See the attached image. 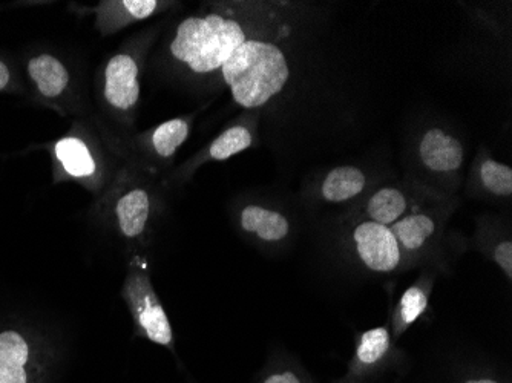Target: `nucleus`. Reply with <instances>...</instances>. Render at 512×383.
I'll list each match as a JSON object with an SVG mask.
<instances>
[{
    "mask_svg": "<svg viewBox=\"0 0 512 383\" xmlns=\"http://www.w3.org/2000/svg\"><path fill=\"white\" fill-rule=\"evenodd\" d=\"M237 105L260 108L283 91L290 77L283 50L272 42L247 39L221 68Z\"/></svg>",
    "mask_w": 512,
    "mask_h": 383,
    "instance_id": "nucleus-1",
    "label": "nucleus"
},
{
    "mask_svg": "<svg viewBox=\"0 0 512 383\" xmlns=\"http://www.w3.org/2000/svg\"><path fill=\"white\" fill-rule=\"evenodd\" d=\"M246 40V31L238 20L221 14L192 16L178 25L171 54L194 73L207 74L223 68Z\"/></svg>",
    "mask_w": 512,
    "mask_h": 383,
    "instance_id": "nucleus-2",
    "label": "nucleus"
},
{
    "mask_svg": "<svg viewBox=\"0 0 512 383\" xmlns=\"http://www.w3.org/2000/svg\"><path fill=\"white\" fill-rule=\"evenodd\" d=\"M123 296L131 307L135 324L149 341L174 348V333L165 308L152 289L151 279L138 264H132L131 272L123 287Z\"/></svg>",
    "mask_w": 512,
    "mask_h": 383,
    "instance_id": "nucleus-3",
    "label": "nucleus"
},
{
    "mask_svg": "<svg viewBox=\"0 0 512 383\" xmlns=\"http://www.w3.org/2000/svg\"><path fill=\"white\" fill-rule=\"evenodd\" d=\"M352 243L359 262L370 272L388 275L398 272L408 262L390 227L373 221L362 220L356 224Z\"/></svg>",
    "mask_w": 512,
    "mask_h": 383,
    "instance_id": "nucleus-4",
    "label": "nucleus"
},
{
    "mask_svg": "<svg viewBox=\"0 0 512 383\" xmlns=\"http://www.w3.org/2000/svg\"><path fill=\"white\" fill-rule=\"evenodd\" d=\"M393 364L390 328L376 327L359 334L347 373L336 383H371Z\"/></svg>",
    "mask_w": 512,
    "mask_h": 383,
    "instance_id": "nucleus-5",
    "label": "nucleus"
},
{
    "mask_svg": "<svg viewBox=\"0 0 512 383\" xmlns=\"http://www.w3.org/2000/svg\"><path fill=\"white\" fill-rule=\"evenodd\" d=\"M39 344L23 328H0V383H33L40 373Z\"/></svg>",
    "mask_w": 512,
    "mask_h": 383,
    "instance_id": "nucleus-6",
    "label": "nucleus"
},
{
    "mask_svg": "<svg viewBox=\"0 0 512 383\" xmlns=\"http://www.w3.org/2000/svg\"><path fill=\"white\" fill-rule=\"evenodd\" d=\"M445 218L436 210H413L390 227L408 261L427 252L444 229Z\"/></svg>",
    "mask_w": 512,
    "mask_h": 383,
    "instance_id": "nucleus-7",
    "label": "nucleus"
},
{
    "mask_svg": "<svg viewBox=\"0 0 512 383\" xmlns=\"http://www.w3.org/2000/svg\"><path fill=\"white\" fill-rule=\"evenodd\" d=\"M105 99L117 111H131L140 99L138 65L129 54H117L105 69Z\"/></svg>",
    "mask_w": 512,
    "mask_h": 383,
    "instance_id": "nucleus-8",
    "label": "nucleus"
},
{
    "mask_svg": "<svg viewBox=\"0 0 512 383\" xmlns=\"http://www.w3.org/2000/svg\"><path fill=\"white\" fill-rule=\"evenodd\" d=\"M419 158L434 174H453L465 161V149L454 135L444 129L433 128L421 138Z\"/></svg>",
    "mask_w": 512,
    "mask_h": 383,
    "instance_id": "nucleus-9",
    "label": "nucleus"
},
{
    "mask_svg": "<svg viewBox=\"0 0 512 383\" xmlns=\"http://www.w3.org/2000/svg\"><path fill=\"white\" fill-rule=\"evenodd\" d=\"M25 69L34 89L45 100L60 99L71 82L65 63L51 53H37L28 57Z\"/></svg>",
    "mask_w": 512,
    "mask_h": 383,
    "instance_id": "nucleus-10",
    "label": "nucleus"
},
{
    "mask_svg": "<svg viewBox=\"0 0 512 383\" xmlns=\"http://www.w3.org/2000/svg\"><path fill=\"white\" fill-rule=\"evenodd\" d=\"M434 278L425 273L421 279L411 284L404 295L394 307L393 318H391V339L401 338L402 334L416 324L430 304L431 292H433Z\"/></svg>",
    "mask_w": 512,
    "mask_h": 383,
    "instance_id": "nucleus-11",
    "label": "nucleus"
},
{
    "mask_svg": "<svg viewBox=\"0 0 512 383\" xmlns=\"http://www.w3.org/2000/svg\"><path fill=\"white\" fill-rule=\"evenodd\" d=\"M410 212H413L410 197L398 187H382L376 190L364 207L365 220L387 227L398 223Z\"/></svg>",
    "mask_w": 512,
    "mask_h": 383,
    "instance_id": "nucleus-12",
    "label": "nucleus"
},
{
    "mask_svg": "<svg viewBox=\"0 0 512 383\" xmlns=\"http://www.w3.org/2000/svg\"><path fill=\"white\" fill-rule=\"evenodd\" d=\"M241 227L266 243H279L289 236L290 223L283 213L250 204L241 212Z\"/></svg>",
    "mask_w": 512,
    "mask_h": 383,
    "instance_id": "nucleus-13",
    "label": "nucleus"
},
{
    "mask_svg": "<svg viewBox=\"0 0 512 383\" xmlns=\"http://www.w3.org/2000/svg\"><path fill=\"white\" fill-rule=\"evenodd\" d=\"M151 212V198L143 189H132L120 198L115 213L126 238H137L145 232Z\"/></svg>",
    "mask_w": 512,
    "mask_h": 383,
    "instance_id": "nucleus-14",
    "label": "nucleus"
},
{
    "mask_svg": "<svg viewBox=\"0 0 512 383\" xmlns=\"http://www.w3.org/2000/svg\"><path fill=\"white\" fill-rule=\"evenodd\" d=\"M367 177L355 166H339L322 181L321 197L327 203H345L364 192Z\"/></svg>",
    "mask_w": 512,
    "mask_h": 383,
    "instance_id": "nucleus-15",
    "label": "nucleus"
},
{
    "mask_svg": "<svg viewBox=\"0 0 512 383\" xmlns=\"http://www.w3.org/2000/svg\"><path fill=\"white\" fill-rule=\"evenodd\" d=\"M54 154L69 177L85 178L96 174V161L80 138L65 137L57 141Z\"/></svg>",
    "mask_w": 512,
    "mask_h": 383,
    "instance_id": "nucleus-16",
    "label": "nucleus"
},
{
    "mask_svg": "<svg viewBox=\"0 0 512 383\" xmlns=\"http://www.w3.org/2000/svg\"><path fill=\"white\" fill-rule=\"evenodd\" d=\"M191 125L188 118H174L169 122L161 123L152 134V146L160 157H174L184 141L188 140Z\"/></svg>",
    "mask_w": 512,
    "mask_h": 383,
    "instance_id": "nucleus-17",
    "label": "nucleus"
},
{
    "mask_svg": "<svg viewBox=\"0 0 512 383\" xmlns=\"http://www.w3.org/2000/svg\"><path fill=\"white\" fill-rule=\"evenodd\" d=\"M253 137L244 126L226 129L209 148V157L215 161L229 160L230 157L246 151L252 146Z\"/></svg>",
    "mask_w": 512,
    "mask_h": 383,
    "instance_id": "nucleus-18",
    "label": "nucleus"
},
{
    "mask_svg": "<svg viewBox=\"0 0 512 383\" xmlns=\"http://www.w3.org/2000/svg\"><path fill=\"white\" fill-rule=\"evenodd\" d=\"M480 181L490 194L496 197H511L512 169L499 161L485 160L480 166Z\"/></svg>",
    "mask_w": 512,
    "mask_h": 383,
    "instance_id": "nucleus-19",
    "label": "nucleus"
},
{
    "mask_svg": "<svg viewBox=\"0 0 512 383\" xmlns=\"http://www.w3.org/2000/svg\"><path fill=\"white\" fill-rule=\"evenodd\" d=\"M491 258L496 262L503 275L509 282L512 279V241L509 238L502 239L499 243L494 244L491 249Z\"/></svg>",
    "mask_w": 512,
    "mask_h": 383,
    "instance_id": "nucleus-20",
    "label": "nucleus"
},
{
    "mask_svg": "<svg viewBox=\"0 0 512 383\" xmlns=\"http://www.w3.org/2000/svg\"><path fill=\"white\" fill-rule=\"evenodd\" d=\"M120 5L128 11L132 19L142 20L151 17L160 4L155 0H125Z\"/></svg>",
    "mask_w": 512,
    "mask_h": 383,
    "instance_id": "nucleus-21",
    "label": "nucleus"
},
{
    "mask_svg": "<svg viewBox=\"0 0 512 383\" xmlns=\"http://www.w3.org/2000/svg\"><path fill=\"white\" fill-rule=\"evenodd\" d=\"M263 383H316L312 379L309 373L304 371L292 370H281L276 373L269 374Z\"/></svg>",
    "mask_w": 512,
    "mask_h": 383,
    "instance_id": "nucleus-22",
    "label": "nucleus"
},
{
    "mask_svg": "<svg viewBox=\"0 0 512 383\" xmlns=\"http://www.w3.org/2000/svg\"><path fill=\"white\" fill-rule=\"evenodd\" d=\"M462 383H502L497 380L496 377L490 376V374H473L468 376L467 379H463Z\"/></svg>",
    "mask_w": 512,
    "mask_h": 383,
    "instance_id": "nucleus-23",
    "label": "nucleus"
}]
</instances>
